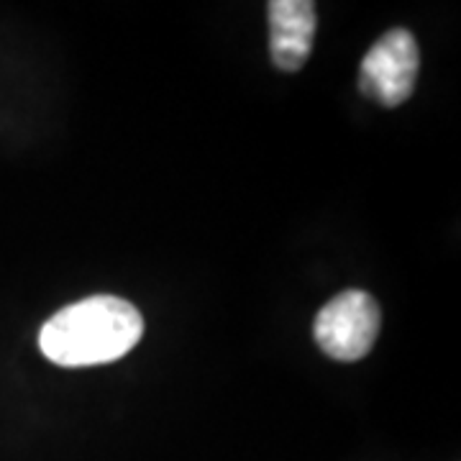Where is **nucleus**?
<instances>
[{
	"label": "nucleus",
	"instance_id": "nucleus-1",
	"mask_svg": "<svg viewBox=\"0 0 461 461\" xmlns=\"http://www.w3.org/2000/svg\"><path fill=\"white\" fill-rule=\"evenodd\" d=\"M144 336V318L129 300L93 295L54 313L39 330V348L59 366L123 359Z\"/></svg>",
	"mask_w": 461,
	"mask_h": 461
},
{
	"label": "nucleus",
	"instance_id": "nucleus-2",
	"mask_svg": "<svg viewBox=\"0 0 461 461\" xmlns=\"http://www.w3.org/2000/svg\"><path fill=\"white\" fill-rule=\"evenodd\" d=\"M382 313L375 297L348 290L330 297L315 315L313 333L323 354L336 362H359L377 341Z\"/></svg>",
	"mask_w": 461,
	"mask_h": 461
},
{
	"label": "nucleus",
	"instance_id": "nucleus-3",
	"mask_svg": "<svg viewBox=\"0 0 461 461\" xmlns=\"http://www.w3.org/2000/svg\"><path fill=\"white\" fill-rule=\"evenodd\" d=\"M420 54L415 36L405 29L387 32L366 51L359 72V87L366 98L395 108L412 95Z\"/></svg>",
	"mask_w": 461,
	"mask_h": 461
},
{
	"label": "nucleus",
	"instance_id": "nucleus-4",
	"mask_svg": "<svg viewBox=\"0 0 461 461\" xmlns=\"http://www.w3.org/2000/svg\"><path fill=\"white\" fill-rule=\"evenodd\" d=\"M315 36V5L311 0L269 3V51L285 72H297L308 62Z\"/></svg>",
	"mask_w": 461,
	"mask_h": 461
}]
</instances>
